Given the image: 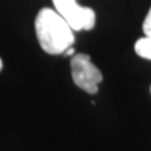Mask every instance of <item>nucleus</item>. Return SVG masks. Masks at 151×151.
<instances>
[{
  "mask_svg": "<svg viewBox=\"0 0 151 151\" xmlns=\"http://www.w3.org/2000/svg\"><path fill=\"white\" fill-rule=\"evenodd\" d=\"M70 74L74 84L89 94L98 92V84L102 82V72L93 64L88 54H76L70 59Z\"/></svg>",
  "mask_w": 151,
  "mask_h": 151,
  "instance_id": "nucleus-2",
  "label": "nucleus"
},
{
  "mask_svg": "<svg viewBox=\"0 0 151 151\" xmlns=\"http://www.w3.org/2000/svg\"><path fill=\"white\" fill-rule=\"evenodd\" d=\"M52 3L74 32L92 30L96 25V13L93 9L79 5L76 0H52Z\"/></svg>",
  "mask_w": 151,
  "mask_h": 151,
  "instance_id": "nucleus-3",
  "label": "nucleus"
},
{
  "mask_svg": "<svg viewBox=\"0 0 151 151\" xmlns=\"http://www.w3.org/2000/svg\"><path fill=\"white\" fill-rule=\"evenodd\" d=\"M142 32H144V35L145 37H149L151 38V6L149 9L147 14L144 19V23H142Z\"/></svg>",
  "mask_w": 151,
  "mask_h": 151,
  "instance_id": "nucleus-5",
  "label": "nucleus"
},
{
  "mask_svg": "<svg viewBox=\"0 0 151 151\" xmlns=\"http://www.w3.org/2000/svg\"><path fill=\"white\" fill-rule=\"evenodd\" d=\"M1 69H3V60L0 58V72H1Z\"/></svg>",
  "mask_w": 151,
  "mask_h": 151,
  "instance_id": "nucleus-6",
  "label": "nucleus"
},
{
  "mask_svg": "<svg viewBox=\"0 0 151 151\" xmlns=\"http://www.w3.org/2000/svg\"><path fill=\"white\" fill-rule=\"evenodd\" d=\"M135 53L144 59L151 60V38L142 37L139 38L135 43Z\"/></svg>",
  "mask_w": 151,
  "mask_h": 151,
  "instance_id": "nucleus-4",
  "label": "nucleus"
},
{
  "mask_svg": "<svg viewBox=\"0 0 151 151\" xmlns=\"http://www.w3.org/2000/svg\"><path fill=\"white\" fill-rule=\"evenodd\" d=\"M34 29L38 43L47 54H65L74 43L73 28L55 9L42 8L35 17Z\"/></svg>",
  "mask_w": 151,
  "mask_h": 151,
  "instance_id": "nucleus-1",
  "label": "nucleus"
}]
</instances>
